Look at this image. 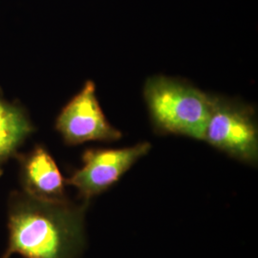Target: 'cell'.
Returning <instances> with one entry per match:
<instances>
[{"label": "cell", "instance_id": "6", "mask_svg": "<svg viewBox=\"0 0 258 258\" xmlns=\"http://www.w3.org/2000/svg\"><path fill=\"white\" fill-rule=\"evenodd\" d=\"M17 156L24 192L48 201L68 199L65 190L66 180L46 148L36 146L27 154Z\"/></svg>", "mask_w": 258, "mask_h": 258}, {"label": "cell", "instance_id": "1", "mask_svg": "<svg viewBox=\"0 0 258 258\" xmlns=\"http://www.w3.org/2000/svg\"><path fill=\"white\" fill-rule=\"evenodd\" d=\"M89 202L48 201L21 191L8 199L7 248L0 258H81Z\"/></svg>", "mask_w": 258, "mask_h": 258}, {"label": "cell", "instance_id": "4", "mask_svg": "<svg viewBox=\"0 0 258 258\" xmlns=\"http://www.w3.org/2000/svg\"><path fill=\"white\" fill-rule=\"evenodd\" d=\"M151 149L148 142L122 148H90L83 154V166L77 169L66 184L75 187L82 201L103 194Z\"/></svg>", "mask_w": 258, "mask_h": 258}, {"label": "cell", "instance_id": "2", "mask_svg": "<svg viewBox=\"0 0 258 258\" xmlns=\"http://www.w3.org/2000/svg\"><path fill=\"white\" fill-rule=\"evenodd\" d=\"M144 96L157 133L203 141L211 95L182 80L154 76L145 84Z\"/></svg>", "mask_w": 258, "mask_h": 258}, {"label": "cell", "instance_id": "5", "mask_svg": "<svg viewBox=\"0 0 258 258\" xmlns=\"http://www.w3.org/2000/svg\"><path fill=\"white\" fill-rule=\"evenodd\" d=\"M55 129L65 144L78 146L87 142H114L122 137L119 129L107 120L96 95L92 81L62 108L55 120Z\"/></svg>", "mask_w": 258, "mask_h": 258}, {"label": "cell", "instance_id": "3", "mask_svg": "<svg viewBox=\"0 0 258 258\" xmlns=\"http://www.w3.org/2000/svg\"><path fill=\"white\" fill-rule=\"evenodd\" d=\"M203 141L233 159L256 166L258 129L254 108L238 100L211 96Z\"/></svg>", "mask_w": 258, "mask_h": 258}, {"label": "cell", "instance_id": "7", "mask_svg": "<svg viewBox=\"0 0 258 258\" xmlns=\"http://www.w3.org/2000/svg\"><path fill=\"white\" fill-rule=\"evenodd\" d=\"M27 113L0 93V176L11 158L18 155L20 147L34 132Z\"/></svg>", "mask_w": 258, "mask_h": 258}]
</instances>
